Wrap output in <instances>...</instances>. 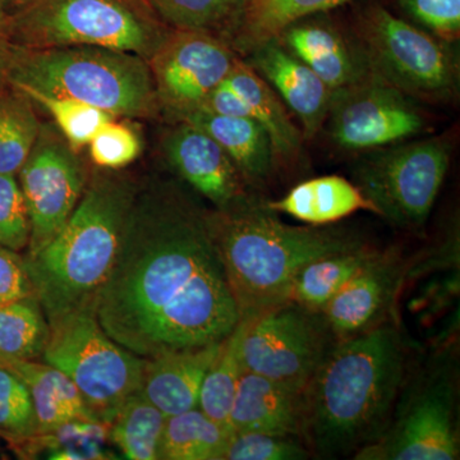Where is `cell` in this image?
<instances>
[{
    "label": "cell",
    "mask_w": 460,
    "mask_h": 460,
    "mask_svg": "<svg viewBox=\"0 0 460 460\" xmlns=\"http://www.w3.org/2000/svg\"><path fill=\"white\" fill-rule=\"evenodd\" d=\"M95 317L142 358L226 341L241 317L208 213L177 190L136 195Z\"/></svg>",
    "instance_id": "6da1fadb"
},
{
    "label": "cell",
    "mask_w": 460,
    "mask_h": 460,
    "mask_svg": "<svg viewBox=\"0 0 460 460\" xmlns=\"http://www.w3.org/2000/svg\"><path fill=\"white\" fill-rule=\"evenodd\" d=\"M408 344L392 321L337 341L305 392V441L314 456H354L386 429L408 371Z\"/></svg>",
    "instance_id": "7a4b0ae2"
},
{
    "label": "cell",
    "mask_w": 460,
    "mask_h": 460,
    "mask_svg": "<svg viewBox=\"0 0 460 460\" xmlns=\"http://www.w3.org/2000/svg\"><path fill=\"white\" fill-rule=\"evenodd\" d=\"M208 223L241 319L288 302L293 279L308 262L366 243L347 230L281 222L251 196L208 213Z\"/></svg>",
    "instance_id": "3957f363"
},
{
    "label": "cell",
    "mask_w": 460,
    "mask_h": 460,
    "mask_svg": "<svg viewBox=\"0 0 460 460\" xmlns=\"http://www.w3.org/2000/svg\"><path fill=\"white\" fill-rule=\"evenodd\" d=\"M136 195L123 178L93 175L56 237L38 252L23 256L49 325L69 314H95Z\"/></svg>",
    "instance_id": "277c9868"
},
{
    "label": "cell",
    "mask_w": 460,
    "mask_h": 460,
    "mask_svg": "<svg viewBox=\"0 0 460 460\" xmlns=\"http://www.w3.org/2000/svg\"><path fill=\"white\" fill-rule=\"evenodd\" d=\"M0 69L18 93L80 100L113 117H147L160 102L147 60L126 51L12 47Z\"/></svg>",
    "instance_id": "5b68a950"
},
{
    "label": "cell",
    "mask_w": 460,
    "mask_h": 460,
    "mask_svg": "<svg viewBox=\"0 0 460 460\" xmlns=\"http://www.w3.org/2000/svg\"><path fill=\"white\" fill-rule=\"evenodd\" d=\"M11 45L22 49L99 47L148 60L172 31L146 0H20Z\"/></svg>",
    "instance_id": "8992f818"
},
{
    "label": "cell",
    "mask_w": 460,
    "mask_h": 460,
    "mask_svg": "<svg viewBox=\"0 0 460 460\" xmlns=\"http://www.w3.org/2000/svg\"><path fill=\"white\" fill-rule=\"evenodd\" d=\"M458 399V362L453 348H444L408 371L386 429L353 459H459Z\"/></svg>",
    "instance_id": "52a82bcc"
},
{
    "label": "cell",
    "mask_w": 460,
    "mask_h": 460,
    "mask_svg": "<svg viewBox=\"0 0 460 460\" xmlns=\"http://www.w3.org/2000/svg\"><path fill=\"white\" fill-rule=\"evenodd\" d=\"M358 39L372 72L420 102H454L459 95V56L452 41L370 4L358 16Z\"/></svg>",
    "instance_id": "ba28073f"
},
{
    "label": "cell",
    "mask_w": 460,
    "mask_h": 460,
    "mask_svg": "<svg viewBox=\"0 0 460 460\" xmlns=\"http://www.w3.org/2000/svg\"><path fill=\"white\" fill-rule=\"evenodd\" d=\"M41 359L71 378L89 410L111 425L126 399L142 387L145 359L115 343L93 314L56 321Z\"/></svg>",
    "instance_id": "9c48e42d"
},
{
    "label": "cell",
    "mask_w": 460,
    "mask_h": 460,
    "mask_svg": "<svg viewBox=\"0 0 460 460\" xmlns=\"http://www.w3.org/2000/svg\"><path fill=\"white\" fill-rule=\"evenodd\" d=\"M452 148L441 136L372 150L354 168V184L380 217L402 229H420L447 178Z\"/></svg>",
    "instance_id": "30bf717a"
},
{
    "label": "cell",
    "mask_w": 460,
    "mask_h": 460,
    "mask_svg": "<svg viewBox=\"0 0 460 460\" xmlns=\"http://www.w3.org/2000/svg\"><path fill=\"white\" fill-rule=\"evenodd\" d=\"M242 323L244 371L305 393L337 339L321 311L284 302Z\"/></svg>",
    "instance_id": "8fae6325"
},
{
    "label": "cell",
    "mask_w": 460,
    "mask_h": 460,
    "mask_svg": "<svg viewBox=\"0 0 460 460\" xmlns=\"http://www.w3.org/2000/svg\"><path fill=\"white\" fill-rule=\"evenodd\" d=\"M330 137L348 151H372L407 141L426 129L416 100L371 72L365 80L332 93Z\"/></svg>",
    "instance_id": "7c38bea8"
},
{
    "label": "cell",
    "mask_w": 460,
    "mask_h": 460,
    "mask_svg": "<svg viewBox=\"0 0 460 460\" xmlns=\"http://www.w3.org/2000/svg\"><path fill=\"white\" fill-rule=\"evenodd\" d=\"M18 175L30 220L27 255H32L68 222L83 196L86 178L74 148L41 129Z\"/></svg>",
    "instance_id": "4fadbf2b"
},
{
    "label": "cell",
    "mask_w": 460,
    "mask_h": 460,
    "mask_svg": "<svg viewBox=\"0 0 460 460\" xmlns=\"http://www.w3.org/2000/svg\"><path fill=\"white\" fill-rule=\"evenodd\" d=\"M237 59L217 36L172 30L147 62L159 102L181 118L202 107Z\"/></svg>",
    "instance_id": "5bb4252c"
},
{
    "label": "cell",
    "mask_w": 460,
    "mask_h": 460,
    "mask_svg": "<svg viewBox=\"0 0 460 460\" xmlns=\"http://www.w3.org/2000/svg\"><path fill=\"white\" fill-rule=\"evenodd\" d=\"M410 262L399 251H378L323 308L337 341L356 337L387 323L404 287Z\"/></svg>",
    "instance_id": "9a60e30c"
},
{
    "label": "cell",
    "mask_w": 460,
    "mask_h": 460,
    "mask_svg": "<svg viewBox=\"0 0 460 460\" xmlns=\"http://www.w3.org/2000/svg\"><path fill=\"white\" fill-rule=\"evenodd\" d=\"M275 39L310 66L332 93L371 75L361 42L350 40L323 13L295 21Z\"/></svg>",
    "instance_id": "2e32d148"
},
{
    "label": "cell",
    "mask_w": 460,
    "mask_h": 460,
    "mask_svg": "<svg viewBox=\"0 0 460 460\" xmlns=\"http://www.w3.org/2000/svg\"><path fill=\"white\" fill-rule=\"evenodd\" d=\"M247 65L261 75L304 127V138H313L328 118L332 91L278 39L260 42L247 51Z\"/></svg>",
    "instance_id": "e0dca14e"
},
{
    "label": "cell",
    "mask_w": 460,
    "mask_h": 460,
    "mask_svg": "<svg viewBox=\"0 0 460 460\" xmlns=\"http://www.w3.org/2000/svg\"><path fill=\"white\" fill-rule=\"evenodd\" d=\"M169 162L199 195L224 210L247 199L243 177L234 163L208 133L183 122L166 140Z\"/></svg>",
    "instance_id": "ac0fdd59"
},
{
    "label": "cell",
    "mask_w": 460,
    "mask_h": 460,
    "mask_svg": "<svg viewBox=\"0 0 460 460\" xmlns=\"http://www.w3.org/2000/svg\"><path fill=\"white\" fill-rule=\"evenodd\" d=\"M305 410V393L288 389L255 372L243 371L230 411L229 425L233 432L304 438Z\"/></svg>",
    "instance_id": "d6986e66"
},
{
    "label": "cell",
    "mask_w": 460,
    "mask_h": 460,
    "mask_svg": "<svg viewBox=\"0 0 460 460\" xmlns=\"http://www.w3.org/2000/svg\"><path fill=\"white\" fill-rule=\"evenodd\" d=\"M223 341L145 359L141 389L148 401L166 417L198 407L202 381Z\"/></svg>",
    "instance_id": "ffe728a7"
},
{
    "label": "cell",
    "mask_w": 460,
    "mask_h": 460,
    "mask_svg": "<svg viewBox=\"0 0 460 460\" xmlns=\"http://www.w3.org/2000/svg\"><path fill=\"white\" fill-rule=\"evenodd\" d=\"M181 119L214 138L244 181L260 184L271 174L277 156L268 133L252 118L215 114L199 108L181 115Z\"/></svg>",
    "instance_id": "44dd1931"
},
{
    "label": "cell",
    "mask_w": 460,
    "mask_h": 460,
    "mask_svg": "<svg viewBox=\"0 0 460 460\" xmlns=\"http://www.w3.org/2000/svg\"><path fill=\"white\" fill-rule=\"evenodd\" d=\"M266 205L275 213L289 215L308 226H330L357 211L378 215L377 208L361 190L339 175L302 181L283 199Z\"/></svg>",
    "instance_id": "7402d4cb"
},
{
    "label": "cell",
    "mask_w": 460,
    "mask_h": 460,
    "mask_svg": "<svg viewBox=\"0 0 460 460\" xmlns=\"http://www.w3.org/2000/svg\"><path fill=\"white\" fill-rule=\"evenodd\" d=\"M25 383L38 420L39 435L49 434L74 420H95L71 378L47 362L3 363Z\"/></svg>",
    "instance_id": "603a6c76"
},
{
    "label": "cell",
    "mask_w": 460,
    "mask_h": 460,
    "mask_svg": "<svg viewBox=\"0 0 460 460\" xmlns=\"http://www.w3.org/2000/svg\"><path fill=\"white\" fill-rule=\"evenodd\" d=\"M226 83L246 102L251 118L268 133L275 156L292 159L298 155L304 133L292 122L286 105L270 84L252 66L239 59Z\"/></svg>",
    "instance_id": "cb8c5ba5"
},
{
    "label": "cell",
    "mask_w": 460,
    "mask_h": 460,
    "mask_svg": "<svg viewBox=\"0 0 460 460\" xmlns=\"http://www.w3.org/2000/svg\"><path fill=\"white\" fill-rule=\"evenodd\" d=\"M377 248L361 246L319 257L305 265L290 286L288 301L323 311L339 290L376 256Z\"/></svg>",
    "instance_id": "d4e9b609"
},
{
    "label": "cell",
    "mask_w": 460,
    "mask_h": 460,
    "mask_svg": "<svg viewBox=\"0 0 460 460\" xmlns=\"http://www.w3.org/2000/svg\"><path fill=\"white\" fill-rule=\"evenodd\" d=\"M233 434L199 407L166 417L160 459L224 460Z\"/></svg>",
    "instance_id": "484cf974"
},
{
    "label": "cell",
    "mask_w": 460,
    "mask_h": 460,
    "mask_svg": "<svg viewBox=\"0 0 460 460\" xmlns=\"http://www.w3.org/2000/svg\"><path fill=\"white\" fill-rule=\"evenodd\" d=\"M165 420V414L140 389L115 414L108 438L127 459L159 460Z\"/></svg>",
    "instance_id": "4316f807"
},
{
    "label": "cell",
    "mask_w": 460,
    "mask_h": 460,
    "mask_svg": "<svg viewBox=\"0 0 460 460\" xmlns=\"http://www.w3.org/2000/svg\"><path fill=\"white\" fill-rule=\"evenodd\" d=\"M163 23L177 31L234 38L250 0H146Z\"/></svg>",
    "instance_id": "83f0119b"
},
{
    "label": "cell",
    "mask_w": 460,
    "mask_h": 460,
    "mask_svg": "<svg viewBox=\"0 0 460 460\" xmlns=\"http://www.w3.org/2000/svg\"><path fill=\"white\" fill-rule=\"evenodd\" d=\"M49 338L38 296L0 304V363L41 358Z\"/></svg>",
    "instance_id": "f1b7e54d"
},
{
    "label": "cell",
    "mask_w": 460,
    "mask_h": 460,
    "mask_svg": "<svg viewBox=\"0 0 460 460\" xmlns=\"http://www.w3.org/2000/svg\"><path fill=\"white\" fill-rule=\"evenodd\" d=\"M348 0H250L233 41L247 53L260 42L277 38L301 18L326 13Z\"/></svg>",
    "instance_id": "f546056e"
},
{
    "label": "cell",
    "mask_w": 460,
    "mask_h": 460,
    "mask_svg": "<svg viewBox=\"0 0 460 460\" xmlns=\"http://www.w3.org/2000/svg\"><path fill=\"white\" fill-rule=\"evenodd\" d=\"M241 338L242 323L239 320L206 372L199 395V410L229 429H232L229 425L230 411L239 378L244 371L241 359Z\"/></svg>",
    "instance_id": "4dcf8cb0"
},
{
    "label": "cell",
    "mask_w": 460,
    "mask_h": 460,
    "mask_svg": "<svg viewBox=\"0 0 460 460\" xmlns=\"http://www.w3.org/2000/svg\"><path fill=\"white\" fill-rule=\"evenodd\" d=\"M40 129L27 96L18 91L0 93V174H18Z\"/></svg>",
    "instance_id": "1f68e13d"
},
{
    "label": "cell",
    "mask_w": 460,
    "mask_h": 460,
    "mask_svg": "<svg viewBox=\"0 0 460 460\" xmlns=\"http://www.w3.org/2000/svg\"><path fill=\"white\" fill-rule=\"evenodd\" d=\"M0 435L16 447H25L39 435L29 389L16 372L0 363Z\"/></svg>",
    "instance_id": "d6a6232c"
},
{
    "label": "cell",
    "mask_w": 460,
    "mask_h": 460,
    "mask_svg": "<svg viewBox=\"0 0 460 460\" xmlns=\"http://www.w3.org/2000/svg\"><path fill=\"white\" fill-rule=\"evenodd\" d=\"M23 95L35 100L50 111L60 132L74 150L89 145L100 128L113 120V115L80 100L39 93H26Z\"/></svg>",
    "instance_id": "836d02e7"
},
{
    "label": "cell",
    "mask_w": 460,
    "mask_h": 460,
    "mask_svg": "<svg viewBox=\"0 0 460 460\" xmlns=\"http://www.w3.org/2000/svg\"><path fill=\"white\" fill-rule=\"evenodd\" d=\"M314 456L304 438L269 432H234L224 460H305Z\"/></svg>",
    "instance_id": "e575fe53"
},
{
    "label": "cell",
    "mask_w": 460,
    "mask_h": 460,
    "mask_svg": "<svg viewBox=\"0 0 460 460\" xmlns=\"http://www.w3.org/2000/svg\"><path fill=\"white\" fill-rule=\"evenodd\" d=\"M30 220L14 175L0 174V244L20 252L29 246Z\"/></svg>",
    "instance_id": "d590c367"
},
{
    "label": "cell",
    "mask_w": 460,
    "mask_h": 460,
    "mask_svg": "<svg viewBox=\"0 0 460 460\" xmlns=\"http://www.w3.org/2000/svg\"><path fill=\"white\" fill-rule=\"evenodd\" d=\"M90 155L100 168L119 169L140 153L137 136L123 124L109 122L90 141Z\"/></svg>",
    "instance_id": "8d00e7d4"
},
{
    "label": "cell",
    "mask_w": 460,
    "mask_h": 460,
    "mask_svg": "<svg viewBox=\"0 0 460 460\" xmlns=\"http://www.w3.org/2000/svg\"><path fill=\"white\" fill-rule=\"evenodd\" d=\"M405 13L426 31L456 42L460 33V0H398Z\"/></svg>",
    "instance_id": "74e56055"
},
{
    "label": "cell",
    "mask_w": 460,
    "mask_h": 460,
    "mask_svg": "<svg viewBox=\"0 0 460 460\" xmlns=\"http://www.w3.org/2000/svg\"><path fill=\"white\" fill-rule=\"evenodd\" d=\"M35 296L25 259L0 244V304Z\"/></svg>",
    "instance_id": "f35d334b"
},
{
    "label": "cell",
    "mask_w": 460,
    "mask_h": 460,
    "mask_svg": "<svg viewBox=\"0 0 460 460\" xmlns=\"http://www.w3.org/2000/svg\"><path fill=\"white\" fill-rule=\"evenodd\" d=\"M201 108L215 114L251 118L246 102L226 81L211 91Z\"/></svg>",
    "instance_id": "ab89813d"
},
{
    "label": "cell",
    "mask_w": 460,
    "mask_h": 460,
    "mask_svg": "<svg viewBox=\"0 0 460 460\" xmlns=\"http://www.w3.org/2000/svg\"><path fill=\"white\" fill-rule=\"evenodd\" d=\"M11 48V12L5 8L4 0H0V66Z\"/></svg>",
    "instance_id": "60d3db41"
},
{
    "label": "cell",
    "mask_w": 460,
    "mask_h": 460,
    "mask_svg": "<svg viewBox=\"0 0 460 460\" xmlns=\"http://www.w3.org/2000/svg\"><path fill=\"white\" fill-rule=\"evenodd\" d=\"M4 2L7 3V2H9V0H4ZM13 2L18 3V2H20V0H13Z\"/></svg>",
    "instance_id": "b9f144b4"
}]
</instances>
